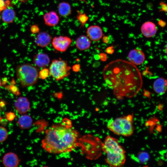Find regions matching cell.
Here are the masks:
<instances>
[{
  "label": "cell",
  "instance_id": "obj_1",
  "mask_svg": "<svg viewBox=\"0 0 167 167\" xmlns=\"http://www.w3.org/2000/svg\"><path fill=\"white\" fill-rule=\"evenodd\" d=\"M104 80L118 99L136 96L143 84L139 69L130 62L121 59L111 61L104 67Z\"/></svg>",
  "mask_w": 167,
  "mask_h": 167
},
{
  "label": "cell",
  "instance_id": "obj_2",
  "mask_svg": "<svg viewBox=\"0 0 167 167\" xmlns=\"http://www.w3.org/2000/svg\"><path fill=\"white\" fill-rule=\"evenodd\" d=\"M78 133L68 119L55 124L45 131L41 141L42 147L48 152L60 154L73 150L78 144Z\"/></svg>",
  "mask_w": 167,
  "mask_h": 167
},
{
  "label": "cell",
  "instance_id": "obj_3",
  "mask_svg": "<svg viewBox=\"0 0 167 167\" xmlns=\"http://www.w3.org/2000/svg\"><path fill=\"white\" fill-rule=\"evenodd\" d=\"M102 150L106 154L105 161L110 166L120 167L124 165L126 152L117 139L110 135L106 136L103 143Z\"/></svg>",
  "mask_w": 167,
  "mask_h": 167
},
{
  "label": "cell",
  "instance_id": "obj_4",
  "mask_svg": "<svg viewBox=\"0 0 167 167\" xmlns=\"http://www.w3.org/2000/svg\"><path fill=\"white\" fill-rule=\"evenodd\" d=\"M133 114L111 119L108 122V128L117 135L128 137L134 133V127Z\"/></svg>",
  "mask_w": 167,
  "mask_h": 167
},
{
  "label": "cell",
  "instance_id": "obj_5",
  "mask_svg": "<svg viewBox=\"0 0 167 167\" xmlns=\"http://www.w3.org/2000/svg\"><path fill=\"white\" fill-rule=\"evenodd\" d=\"M39 72L36 67L29 63L19 64L16 68L17 77L24 88L34 85L37 83Z\"/></svg>",
  "mask_w": 167,
  "mask_h": 167
},
{
  "label": "cell",
  "instance_id": "obj_6",
  "mask_svg": "<svg viewBox=\"0 0 167 167\" xmlns=\"http://www.w3.org/2000/svg\"><path fill=\"white\" fill-rule=\"evenodd\" d=\"M71 68L68 66L66 61L62 59H54L49 66V75L56 81H59L70 75Z\"/></svg>",
  "mask_w": 167,
  "mask_h": 167
},
{
  "label": "cell",
  "instance_id": "obj_7",
  "mask_svg": "<svg viewBox=\"0 0 167 167\" xmlns=\"http://www.w3.org/2000/svg\"><path fill=\"white\" fill-rule=\"evenodd\" d=\"M71 42V39L66 36H55L52 40V44L54 48L61 52L66 51Z\"/></svg>",
  "mask_w": 167,
  "mask_h": 167
},
{
  "label": "cell",
  "instance_id": "obj_8",
  "mask_svg": "<svg viewBox=\"0 0 167 167\" xmlns=\"http://www.w3.org/2000/svg\"><path fill=\"white\" fill-rule=\"evenodd\" d=\"M128 58L130 62L135 65L142 64L144 61L145 57L144 53L138 49H134L129 52Z\"/></svg>",
  "mask_w": 167,
  "mask_h": 167
},
{
  "label": "cell",
  "instance_id": "obj_9",
  "mask_svg": "<svg viewBox=\"0 0 167 167\" xmlns=\"http://www.w3.org/2000/svg\"><path fill=\"white\" fill-rule=\"evenodd\" d=\"M86 34L91 41H94L100 40L103 35L102 28L97 25H92L88 27L86 30Z\"/></svg>",
  "mask_w": 167,
  "mask_h": 167
},
{
  "label": "cell",
  "instance_id": "obj_10",
  "mask_svg": "<svg viewBox=\"0 0 167 167\" xmlns=\"http://www.w3.org/2000/svg\"><path fill=\"white\" fill-rule=\"evenodd\" d=\"M14 105L17 112L22 114H25L30 108V102L28 98L24 96L18 98L15 101Z\"/></svg>",
  "mask_w": 167,
  "mask_h": 167
},
{
  "label": "cell",
  "instance_id": "obj_11",
  "mask_svg": "<svg viewBox=\"0 0 167 167\" xmlns=\"http://www.w3.org/2000/svg\"><path fill=\"white\" fill-rule=\"evenodd\" d=\"M141 31L143 35L146 37L150 38L153 37L157 32L156 25L151 21L145 22L141 26Z\"/></svg>",
  "mask_w": 167,
  "mask_h": 167
},
{
  "label": "cell",
  "instance_id": "obj_12",
  "mask_svg": "<svg viewBox=\"0 0 167 167\" xmlns=\"http://www.w3.org/2000/svg\"><path fill=\"white\" fill-rule=\"evenodd\" d=\"M51 36L46 32H39L34 39V42L38 46L45 47L52 41Z\"/></svg>",
  "mask_w": 167,
  "mask_h": 167
},
{
  "label": "cell",
  "instance_id": "obj_13",
  "mask_svg": "<svg viewBox=\"0 0 167 167\" xmlns=\"http://www.w3.org/2000/svg\"><path fill=\"white\" fill-rule=\"evenodd\" d=\"M43 18L45 24L49 27L56 26L60 21L58 15L54 11H50L45 13L44 15Z\"/></svg>",
  "mask_w": 167,
  "mask_h": 167
},
{
  "label": "cell",
  "instance_id": "obj_14",
  "mask_svg": "<svg viewBox=\"0 0 167 167\" xmlns=\"http://www.w3.org/2000/svg\"><path fill=\"white\" fill-rule=\"evenodd\" d=\"M50 60L48 55L46 54L39 53L34 56L33 62L37 66L44 68L46 67L50 62Z\"/></svg>",
  "mask_w": 167,
  "mask_h": 167
},
{
  "label": "cell",
  "instance_id": "obj_15",
  "mask_svg": "<svg viewBox=\"0 0 167 167\" xmlns=\"http://www.w3.org/2000/svg\"><path fill=\"white\" fill-rule=\"evenodd\" d=\"M2 162L6 167H16L18 166L19 161L17 155L13 152H10L4 155Z\"/></svg>",
  "mask_w": 167,
  "mask_h": 167
},
{
  "label": "cell",
  "instance_id": "obj_16",
  "mask_svg": "<svg viewBox=\"0 0 167 167\" xmlns=\"http://www.w3.org/2000/svg\"><path fill=\"white\" fill-rule=\"evenodd\" d=\"M167 80L163 78H159L154 81L153 88L154 92L158 94L162 95L167 90Z\"/></svg>",
  "mask_w": 167,
  "mask_h": 167
},
{
  "label": "cell",
  "instance_id": "obj_17",
  "mask_svg": "<svg viewBox=\"0 0 167 167\" xmlns=\"http://www.w3.org/2000/svg\"><path fill=\"white\" fill-rule=\"evenodd\" d=\"M91 41L87 36L82 35L79 36L75 41V45L80 50H84L89 48Z\"/></svg>",
  "mask_w": 167,
  "mask_h": 167
},
{
  "label": "cell",
  "instance_id": "obj_18",
  "mask_svg": "<svg viewBox=\"0 0 167 167\" xmlns=\"http://www.w3.org/2000/svg\"><path fill=\"white\" fill-rule=\"evenodd\" d=\"M58 11L59 15L62 17H65L71 14L72 10L69 3L63 1L58 4Z\"/></svg>",
  "mask_w": 167,
  "mask_h": 167
},
{
  "label": "cell",
  "instance_id": "obj_19",
  "mask_svg": "<svg viewBox=\"0 0 167 167\" xmlns=\"http://www.w3.org/2000/svg\"><path fill=\"white\" fill-rule=\"evenodd\" d=\"M2 20L7 24L12 23L15 17V12L11 8H6L3 10L1 13Z\"/></svg>",
  "mask_w": 167,
  "mask_h": 167
},
{
  "label": "cell",
  "instance_id": "obj_20",
  "mask_svg": "<svg viewBox=\"0 0 167 167\" xmlns=\"http://www.w3.org/2000/svg\"><path fill=\"white\" fill-rule=\"evenodd\" d=\"M32 120L31 117L27 114L21 115L18 119L17 123L19 127L22 129L30 128L32 124Z\"/></svg>",
  "mask_w": 167,
  "mask_h": 167
},
{
  "label": "cell",
  "instance_id": "obj_21",
  "mask_svg": "<svg viewBox=\"0 0 167 167\" xmlns=\"http://www.w3.org/2000/svg\"><path fill=\"white\" fill-rule=\"evenodd\" d=\"M77 19L81 24L80 27H83L85 24L88 21L89 18L88 16L84 13L79 11H77Z\"/></svg>",
  "mask_w": 167,
  "mask_h": 167
},
{
  "label": "cell",
  "instance_id": "obj_22",
  "mask_svg": "<svg viewBox=\"0 0 167 167\" xmlns=\"http://www.w3.org/2000/svg\"><path fill=\"white\" fill-rule=\"evenodd\" d=\"M6 88L11 93L17 96L20 94V93L18 88L15 85V82L14 80L11 82V84L7 86Z\"/></svg>",
  "mask_w": 167,
  "mask_h": 167
},
{
  "label": "cell",
  "instance_id": "obj_23",
  "mask_svg": "<svg viewBox=\"0 0 167 167\" xmlns=\"http://www.w3.org/2000/svg\"><path fill=\"white\" fill-rule=\"evenodd\" d=\"M8 132L4 127L0 126V143L5 141L8 136Z\"/></svg>",
  "mask_w": 167,
  "mask_h": 167
},
{
  "label": "cell",
  "instance_id": "obj_24",
  "mask_svg": "<svg viewBox=\"0 0 167 167\" xmlns=\"http://www.w3.org/2000/svg\"><path fill=\"white\" fill-rule=\"evenodd\" d=\"M49 75V69L44 68L39 72V77L41 79H46Z\"/></svg>",
  "mask_w": 167,
  "mask_h": 167
},
{
  "label": "cell",
  "instance_id": "obj_25",
  "mask_svg": "<svg viewBox=\"0 0 167 167\" xmlns=\"http://www.w3.org/2000/svg\"><path fill=\"white\" fill-rule=\"evenodd\" d=\"M5 116L6 120L11 121L14 119L15 117V115L14 113L10 112L6 113Z\"/></svg>",
  "mask_w": 167,
  "mask_h": 167
},
{
  "label": "cell",
  "instance_id": "obj_26",
  "mask_svg": "<svg viewBox=\"0 0 167 167\" xmlns=\"http://www.w3.org/2000/svg\"><path fill=\"white\" fill-rule=\"evenodd\" d=\"M160 8L159 9L160 12H166L167 11V5L166 3L163 2L160 3Z\"/></svg>",
  "mask_w": 167,
  "mask_h": 167
},
{
  "label": "cell",
  "instance_id": "obj_27",
  "mask_svg": "<svg viewBox=\"0 0 167 167\" xmlns=\"http://www.w3.org/2000/svg\"><path fill=\"white\" fill-rule=\"evenodd\" d=\"M30 30L33 34H35L38 33L39 32L40 28L38 25L35 24L31 26Z\"/></svg>",
  "mask_w": 167,
  "mask_h": 167
},
{
  "label": "cell",
  "instance_id": "obj_28",
  "mask_svg": "<svg viewBox=\"0 0 167 167\" xmlns=\"http://www.w3.org/2000/svg\"><path fill=\"white\" fill-rule=\"evenodd\" d=\"M99 57L101 60L103 62L106 61L107 59L106 54L104 53H100L99 55Z\"/></svg>",
  "mask_w": 167,
  "mask_h": 167
},
{
  "label": "cell",
  "instance_id": "obj_29",
  "mask_svg": "<svg viewBox=\"0 0 167 167\" xmlns=\"http://www.w3.org/2000/svg\"><path fill=\"white\" fill-rule=\"evenodd\" d=\"M106 53L109 54H112L114 52V47L113 46L108 47L106 49Z\"/></svg>",
  "mask_w": 167,
  "mask_h": 167
},
{
  "label": "cell",
  "instance_id": "obj_30",
  "mask_svg": "<svg viewBox=\"0 0 167 167\" xmlns=\"http://www.w3.org/2000/svg\"><path fill=\"white\" fill-rule=\"evenodd\" d=\"M139 157L140 160L142 161H147L148 158H144V157H148L147 154H146L145 153L140 154Z\"/></svg>",
  "mask_w": 167,
  "mask_h": 167
},
{
  "label": "cell",
  "instance_id": "obj_31",
  "mask_svg": "<svg viewBox=\"0 0 167 167\" xmlns=\"http://www.w3.org/2000/svg\"><path fill=\"white\" fill-rule=\"evenodd\" d=\"M158 24L161 28H164L166 25V23L165 21L160 19L158 22Z\"/></svg>",
  "mask_w": 167,
  "mask_h": 167
},
{
  "label": "cell",
  "instance_id": "obj_32",
  "mask_svg": "<svg viewBox=\"0 0 167 167\" xmlns=\"http://www.w3.org/2000/svg\"><path fill=\"white\" fill-rule=\"evenodd\" d=\"M72 68L73 71L75 72H79L80 69V65L78 64H76L73 66Z\"/></svg>",
  "mask_w": 167,
  "mask_h": 167
},
{
  "label": "cell",
  "instance_id": "obj_33",
  "mask_svg": "<svg viewBox=\"0 0 167 167\" xmlns=\"http://www.w3.org/2000/svg\"><path fill=\"white\" fill-rule=\"evenodd\" d=\"M103 42L106 44H107L109 41V38L108 36H105L103 35L102 37Z\"/></svg>",
  "mask_w": 167,
  "mask_h": 167
},
{
  "label": "cell",
  "instance_id": "obj_34",
  "mask_svg": "<svg viewBox=\"0 0 167 167\" xmlns=\"http://www.w3.org/2000/svg\"><path fill=\"white\" fill-rule=\"evenodd\" d=\"M5 5L3 0H0V9H3Z\"/></svg>",
  "mask_w": 167,
  "mask_h": 167
},
{
  "label": "cell",
  "instance_id": "obj_35",
  "mask_svg": "<svg viewBox=\"0 0 167 167\" xmlns=\"http://www.w3.org/2000/svg\"><path fill=\"white\" fill-rule=\"evenodd\" d=\"M150 92L148 91H146V90H145L144 91V94H145L144 96H147H147L148 95H149L150 94Z\"/></svg>",
  "mask_w": 167,
  "mask_h": 167
},
{
  "label": "cell",
  "instance_id": "obj_36",
  "mask_svg": "<svg viewBox=\"0 0 167 167\" xmlns=\"http://www.w3.org/2000/svg\"><path fill=\"white\" fill-rule=\"evenodd\" d=\"M19 2H25L26 1V0H17Z\"/></svg>",
  "mask_w": 167,
  "mask_h": 167
},
{
  "label": "cell",
  "instance_id": "obj_37",
  "mask_svg": "<svg viewBox=\"0 0 167 167\" xmlns=\"http://www.w3.org/2000/svg\"><path fill=\"white\" fill-rule=\"evenodd\" d=\"M2 84V82L0 78V87L1 86Z\"/></svg>",
  "mask_w": 167,
  "mask_h": 167
}]
</instances>
